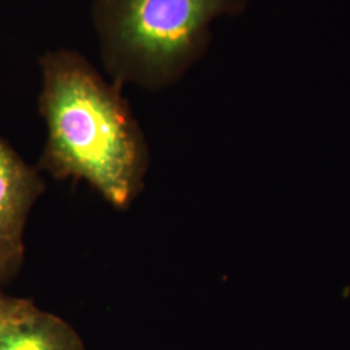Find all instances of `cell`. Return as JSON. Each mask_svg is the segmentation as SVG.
I'll return each instance as SVG.
<instances>
[{
  "instance_id": "6da1fadb",
  "label": "cell",
  "mask_w": 350,
  "mask_h": 350,
  "mask_svg": "<svg viewBox=\"0 0 350 350\" xmlns=\"http://www.w3.org/2000/svg\"><path fill=\"white\" fill-rule=\"evenodd\" d=\"M40 63L42 166L56 178L86 180L117 208L129 205L142 186L147 147L120 86L75 52H50Z\"/></svg>"
},
{
  "instance_id": "7a4b0ae2",
  "label": "cell",
  "mask_w": 350,
  "mask_h": 350,
  "mask_svg": "<svg viewBox=\"0 0 350 350\" xmlns=\"http://www.w3.org/2000/svg\"><path fill=\"white\" fill-rule=\"evenodd\" d=\"M248 0H96L95 25L107 69L125 82L161 88L206 50L213 21L241 12Z\"/></svg>"
},
{
  "instance_id": "3957f363",
  "label": "cell",
  "mask_w": 350,
  "mask_h": 350,
  "mask_svg": "<svg viewBox=\"0 0 350 350\" xmlns=\"http://www.w3.org/2000/svg\"><path fill=\"white\" fill-rule=\"evenodd\" d=\"M42 191L37 172L0 139V286L24 262L26 221Z\"/></svg>"
},
{
  "instance_id": "277c9868",
  "label": "cell",
  "mask_w": 350,
  "mask_h": 350,
  "mask_svg": "<svg viewBox=\"0 0 350 350\" xmlns=\"http://www.w3.org/2000/svg\"><path fill=\"white\" fill-rule=\"evenodd\" d=\"M0 350H85V345L72 325L37 309L0 338Z\"/></svg>"
},
{
  "instance_id": "5b68a950",
  "label": "cell",
  "mask_w": 350,
  "mask_h": 350,
  "mask_svg": "<svg viewBox=\"0 0 350 350\" xmlns=\"http://www.w3.org/2000/svg\"><path fill=\"white\" fill-rule=\"evenodd\" d=\"M38 308L30 300L11 297L0 292V338L20 321L34 313Z\"/></svg>"
}]
</instances>
